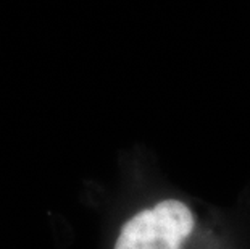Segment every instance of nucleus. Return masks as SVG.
Wrapping results in <instances>:
<instances>
[{"label": "nucleus", "mask_w": 250, "mask_h": 249, "mask_svg": "<svg viewBox=\"0 0 250 249\" xmlns=\"http://www.w3.org/2000/svg\"><path fill=\"white\" fill-rule=\"evenodd\" d=\"M194 228V215L176 199L136 214L123 225L115 249H179Z\"/></svg>", "instance_id": "obj_1"}]
</instances>
